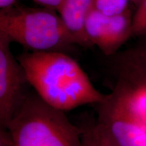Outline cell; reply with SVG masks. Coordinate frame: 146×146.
Segmentation results:
<instances>
[{"instance_id": "obj_14", "label": "cell", "mask_w": 146, "mask_h": 146, "mask_svg": "<svg viewBox=\"0 0 146 146\" xmlns=\"http://www.w3.org/2000/svg\"><path fill=\"white\" fill-rule=\"evenodd\" d=\"M17 0H0V8L1 10L8 9L15 6Z\"/></svg>"}, {"instance_id": "obj_6", "label": "cell", "mask_w": 146, "mask_h": 146, "mask_svg": "<svg viewBox=\"0 0 146 146\" xmlns=\"http://www.w3.org/2000/svg\"><path fill=\"white\" fill-rule=\"evenodd\" d=\"M132 18L129 8L121 14L110 16L93 7L85 18V33L93 46L110 57L133 36Z\"/></svg>"}, {"instance_id": "obj_11", "label": "cell", "mask_w": 146, "mask_h": 146, "mask_svg": "<svg viewBox=\"0 0 146 146\" xmlns=\"http://www.w3.org/2000/svg\"><path fill=\"white\" fill-rule=\"evenodd\" d=\"M82 132L81 146H98V126L94 125L85 126Z\"/></svg>"}, {"instance_id": "obj_10", "label": "cell", "mask_w": 146, "mask_h": 146, "mask_svg": "<svg viewBox=\"0 0 146 146\" xmlns=\"http://www.w3.org/2000/svg\"><path fill=\"white\" fill-rule=\"evenodd\" d=\"M136 12L133 14V36L141 38L146 36V0H142Z\"/></svg>"}, {"instance_id": "obj_15", "label": "cell", "mask_w": 146, "mask_h": 146, "mask_svg": "<svg viewBox=\"0 0 146 146\" xmlns=\"http://www.w3.org/2000/svg\"><path fill=\"white\" fill-rule=\"evenodd\" d=\"M129 1H131V2L133 3L135 5H136L137 6V5L141 2L142 0H129Z\"/></svg>"}, {"instance_id": "obj_8", "label": "cell", "mask_w": 146, "mask_h": 146, "mask_svg": "<svg viewBox=\"0 0 146 146\" xmlns=\"http://www.w3.org/2000/svg\"><path fill=\"white\" fill-rule=\"evenodd\" d=\"M92 8L93 0H64L59 12L76 45L86 48L93 47L85 29V18Z\"/></svg>"}, {"instance_id": "obj_5", "label": "cell", "mask_w": 146, "mask_h": 146, "mask_svg": "<svg viewBox=\"0 0 146 146\" xmlns=\"http://www.w3.org/2000/svg\"><path fill=\"white\" fill-rule=\"evenodd\" d=\"M11 43L0 33V128L7 127L30 93L26 72L11 52Z\"/></svg>"}, {"instance_id": "obj_2", "label": "cell", "mask_w": 146, "mask_h": 146, "mask_svg": "<svg viewBox=\"0 0 146 146\" xmlns=\"http://www.w3.org/2000/svg\"><path fill=\"white\" fill-rule=\"evenodd\" d=\"M10 146H81L82 128L70 121L64 111L51 106L30 92L7 126Z\"/></svg>"}, {"instance_id": "obj_3", "label": "cell", "mask_w": 146, "mask_h": 146, "mask_svg": "<svg viewBox=\"0 0 146 146\" xmlns=\"http://www.w3.org/2000/svg\"><path fill=\"white\" fill-rule=\"evenodd\" d=\"M0 33L28 52H62L76 45L56 10L16 5L0 11Z\"/></svg>"}, {"instance_id": "obj_1", "label": "cell", "mask_w": 146, "mask_h": 146, "mask_svg": "<svg viewBox=\"0 0 146 146\" xmlns=\"http://www.w3.org/2000/svg\"><path fill=\"white\" fill-rule=\"evenodd\" d=\"M18 60L31 87L51 106L68 111L81 106L98 104L107 94L97 90L81 66L62 52H24Z\"/></svg>"}, {"instance_id": "obj_12", "label": "cell", "mask_w": 146, "mask_h": 146, "mask_svg": "<svg viewBox=\"0 0 146 146\" xmlns=\"http://www.w3.org/2000/svg\"><path fill=\"white\" fill-rule=\"evenodd\" d=\"M98 126V146H118L108 133L97 122Z\"/></svg>"}, {"instance_id": "obj_13", "label": "cell", "mask_w": 146, "mask_h": 146, "mask_svg": "<svg viewBox=\"0 0 146 146\" xmlns=\"http://www.w3.org/2000/svg\"><path fill=\"white\" fill-rule=\"evenodd\" d=\"M42 7L50 8L59 12L61 10L64 0H33Z\"/></svg>"}, {"instance_id": "obj_7", "label": "cell", "mask_w": 146, "mask_h": 146, "mask_svg": "<svg viewBox=\"0 0 146 146\" xmlns=\"http://www.w3.org/2000/svg\"><path fill=\"white\" fill-rule=\"evenodd\" d=\"M113 57L112 72L116 81L146 85V36Z\"/></svg>"}, {"instance_id": "obj_9", "label": "cell", "mask_w": 146, "mask_h": 146, "mask_svg": "<svg viewBox=\"0 0 146 146\" xmlns=\"http://www.w3.org/2000/svg\"><path fill=\"white\" fill-rule=\"evenodd\" d=\"M129 0H93V7L106 15H116L129 9Z\"/></svg>"}, {"instance_id": "obj_4", "label": "cell", "mask_w": 146, "mask_h": 146, "mask_svg": "<svg viewBox=\"0 0 146 146\" xmlns=\"http://www.w3.org/2000/svg\"><path fill=\"white\" fill-rule=\"evenodd\" d=\"M98 106V123L118 146H146V125L120 96L112 91Z\"/></svg>"}]
</instances>
